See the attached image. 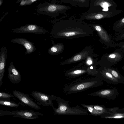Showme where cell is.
Wrapping results in <instances>:
<instances>
[{
  "instance_id": "obj_1",
  "label": "cell",
  "mask_w": 124,
  "mask_h": 124,
  "mask_svg": "<svg viewBox=\"0 0 124 124\" xmlns=\"http://www.w3.org/2000/svg\"><path fill=\"white\" fill-rule=\"evenodd\" d=\"M52 30V36L55 38L71 39L93 34V31L90 25L79 19L71 18L60 19Z\"/></svg>"
},
{
  "instance_id": "obj_2",
  "label": "cell",
  "mask_w": 124,
  "mask_h": 124,
  "mask_svg": "<svg viewBox=\"0 0 124 124\" xmlns=\"http://www.w3.org/2000/svg\"><path fill=\"white\" fill-rule=\"evenodd\" d=\"M102 81L96 77H85L78 78L66 84L63 89L66 95L77 93L84 91L92 88L102 85Z\"/></svg>"
},
{
  "instance_id": "obj_3",
  "label": "cell",
  "mask_w": 124,
  "mask_h": 124,
  "mask_svg": "<svg viewBox=\"0 0 124 124\" xmlns=\"http://www.w3.org/2000/svg\"><path fill=\"white\" fill-rule=\"evenodd\" d=\"M57 102V108L53 107L54 115H83L89 114L86 109L78 106L70 107L69 102L60 97H57L55 100Z\"/></svg>"
},
{
  "instance_id": "obj_4",
  "label": "cell",
  "mask_w": 124,
  "mask_h": 124,
  "mask_svg": "<svg viewBox=\"0 0 124 124\" xmlns=\"http://www.w3.org/2000/svg\"><path fill=\"white\" fill-rule=\"evenodd\" d=\"M89 6L85 13L114 11L117 10V5L113 0H92Z\"/></svg>"
},
{
  "instance_id": "obj_5",
  "label": "cell",
  "mask_w": 124,
  "mask_h": 124,
  "mask_svg": "<svg viewBox=\"0 0 124 124\" xmlns=\"http://www.w3.org/2000/svg\"><path fill=\"white\" fill-rule=\"evenodd\" d=\"M5 115L13 116L16 117L27 119H35L39 118L38 116H44L41 112L34 111L32 110H21L9 111L0 110V116Z\"/></svg>"
},
{
  "instance_id": "obj_6",
  "label": "cell",
  "mask_w": 124,
  "mask_h": 124,
  "mask_svg": "<svg viewBox=\"0 0 124 124\" xmlns=\"http://www.w3.org/2000/svg\"><path fill=\"white\" fill-rule=\"evenodd\" d=\"M121 10L117 9L113 12H98L82 13L79 20L83 21L84 20H98L105 18H111L122 12Z\"/></svg>"
},
{
  "instance_id": "obj_7",
  "label": "cell",
  "mask_w": 124,
  "mask_h": 124,
  "mask_svg": "<svg viewBox=\"0 0 124 124\" xmlns=\"http://www.w3.org/2000/svg\"><path fill=\"white\" fill-rule=\"evenodd\" d=\"M46 29L35 24H27L13 30L12 33L44 34L48 32Z\"/></svg>"
},
{
  "instance_id": "obj_8",
  "label": "cell",
  "mask_w": 124,
  "mask_h": 124,
  "mask_svg": "<svg viewBox=\"0 0 124 124\" xmlns=\"http://www.w3.org/2000/svg\"><path fill=\"white\" fill-rule=\"evenodd\" d=\"M117 51L105 55L104 59L106 64L102 66L108 67L114 65L124 58V49L121 48Z\"/></svg>"
},
{
  "instance_id": "obj_9",
  "label": "cell",
  "mask_w": 124,
  "mask_h": 124,
  "mask_svg": "<svg viewBox=\"0 0 124 124\" xmlns=\"http://www.w3.org/2000/svg\"><path fill=\"white\" fill-rule=\"evenodd\" d=\"M31 95L41 105L47 106H51L54 107L52 102L53 100H55L57 96L51 95L39 91H33L31 93Z\"/></svg>"
},
{
  "instance_id": "obj_10",
  "label": "cell",
  "mask_w": 124,
  "mask_h": 124,
  "mask_svg": "<svg viewBox=\"0 0 124 124\" xmlns=\"http://www.w3.org/2000/svg\"><path fill=\"white\" fill-rule=\"evenodd\" d=\"M119 93L116 88H107L100 90L89 93V95L105 98L109 101L115 99Z\"/></svg>"
},
{
  "instance_id": "obj_11",
  "label": "cell",
  "mask_w": 124,
  "mask_h": 124,
  "mask_svg": "<svg viewBox=\"0 0 124 124\" xmlns=\"http://www.w3.org/2000/svg\"><path fill=\"white\" fill-rule=\"evenodd\" d=\"M12 93L14 96L25 106H28L37 110L41 109V108L34 102L28 94L16 90L13 91Z\"/></svg>"
},
{
  "instance_id": "obj_12",
  "label": "cell",
  "mask_w": 124,
  "mask_h": 124,
  "mask_svg": "<svg viewBox=\"0 0 124 124\" xmlns=\"http://www.w3.org/2000/svg\"><path fill=\"white\" fill-rule=\"evenodd\" d=\"M95 77L109 84L116 85L119 84L118 81L106 69L105 67L101 66L97 70Z\"/></svg>"
},
{
  "instance_id": "obj_13",
  "label": "cell",
  "mask_w": 124,
  "mask_h": 124,
  "mask_svg": "<svg viewBox=\"0 0 124 124\" xmlns=\"http://www.w3.org/2000/svg\"><path fill=\"white\" fill-rule=\"evenodd\" d=\"M71 8L69 6L53 4H50L47 7V10L51 16H57L60 14H65Z\"/></svg>"
},
{
  "instance_id": "obj_14",
  "label": "cell",
  "mask_w": 124,
  "mask_h": 124,
  "mask_svg": "<svg viewBox=\"0 0 124 124\" xmlns=\"http://www.w3.org/2000/svg\"><path fill=\"white\" fill-rule=\"evenodd\" d=\"M8 72V78L12 83L17 84L20 82L21 77L20 73L15 67L12 61L10 63Z\"/></svg>"
},
{
  "instance_id": "obj_15",
  "label": "cell",
  "mask_w": 124,
  "mask_h": 124,
  "mask_svg": "<svg viewBox=\"0 0 124 124\" xmlns=\"http://www.w3.org/2000/svg\"><path fill=\"white\" fill-rule=\"evenodd\" d=\"M11 42L21 45L23 46L26 49V51L25 52V54H31L36 51V48L34 43L25 39L15 38L12 39Z\"/></svg>"
},
{
  "instance_id": "obj_16",
  "label": "cell",
  "mask_w": 124,
  "mask_h": 124,
  "mask_svg": "<svg viewBox=\"0 0 124 124\" xmlns=\"http://www.w3.org/2000/svg\"><path fill=\"white\" fill-rule=\"evenodd\" d=\"M7 50L3 46L0 50V86L2 84L4 76L7 57Z\"/></svg>"
},
{
  "instance_id": "obj_17",
  "label": "cell",
  "mask_w": 124,
  "mask_h": 124,
  "mask_svg": "<svg viewBox=\"0 0 124 124\" xmlns=\"http://www.w3.org/2000/svg\"><path fill=\"white\" fill-rule=\"evenodd\" d=\"M85 74L94 77L95 75L90 70L77 69L67 71L65 73V75L68 79H71L79 77Z\"/></svg>"
},
{
  "instance_id": "obj_18",
  "label": "cell",
  "mask_w": 124,
  "mask_h": 124,
  "mask_svg": "<svg viewBox=\"0 0 124 124\" xmlns=\"http://www.w3.org/2000/svg\"><path fill=\"white\" fill-rule=\"evenodd\" d=\"M95 29L98 32L101 39L104 43L108 46H110L112 44L110 36L105 30L101 26L96 25L93 26Z\"/></svg>"
},
{
  "instance_id": "obj_19",
  "label": "cell",
  "mask_w": 124,
  "mask_h": 124,
  "mask_svg": "<svg viewBox=\"0 0 124 124\" xmlns=\"http://www.w3.org/2000/svg\"><path fill=\"white\" fill-rule=\"evenodd\" d=\"M119 108L118 107L113 108H107L108 111L111 112L112 114H104L100 116L102 118L106 119H119L124 118V112H117Z\"/></svg>"
},
{
  "instance_id": "obj_20",
  "label": "cell",
  "mask_w": 124,
  "mask_h": 124,
  "mask_svg": "<svg viewBox=\"0 0 124 124\" xmlns=\"http://www.w3.org/2000/svg\"><path fill=\"white\" fill-rule=\"evenodd\" d=\"M105 67L107 70L118 81L119 83L124 84V76L119 72L117 68L115 69L111 67Z\"/></svg>"
},
{
  "instance_id": "obj_21",
  "label": "cell",
  "mask_w": 124,
  "mask_h": 124,
  "mask_svg": "<svg viewBox=\"0 0 124 124\" xmlns=\"http://www.w3.org/2000/svg\"><path fill=\"white\" fill-rule=\"evenodd\" d=\"M0 104L1 105L15 108H17L20 105L23 106L24 105L21 102L16 103L10 101V100L1 99H0Z\"/></svg>"
},
{
  "instance_id": "obj_22",
  "label": "cell",
  "mask_w": 124,
  "mask_h": 124,
  "mask_svg": "<svg viewBox=\"0 0 124 124\" xmlns=\"http://www.w3.org/2000/svg\"><path fill=\"white\" fill-rule=\"evenodd\" d=\"M81 105L85 108L88 110V111L91 113V115L95 116H101L104 114L103 113L99 112L94 108L91 104H81Z\"/></svg>"
},
{
  "instance_id": "obj_23",
  "label": "cell",
  "mask_w": 124,
  "mask_h": 124,
  "mask_svg": "<svg viewBox=\"0 0 124 124\" xmlns=\"http://www.w3.org/2000/svg\"><path fill=\"white\" fill-rule=\"evenodd\" d=\"M113 28L115 31L117 32L124 29V17L116 21L114 23Z\"/></svg>"
},
{
  "instance_id": "obj_24",
  "label": "cell",
  "mask_w": 124,
  "mask_h": 124,
  "mask_svg": "<svg viewBox=\"0 0 124 124\" xmlns=\"http://www.w3.org/2000/svg\"><path fill=\"white\" fill-rule=\"evenodd\" d=\"M92 106L98 111L103 114H111L112 113L108 111L107 108H105L103 106L98 105H91Z\"/></svg>"
},
{
  "instance_id": "obj_25",
  "label": "cell",
  "mask_w": 124,
  "mask_h": 124,
  "mask_svg": "<svg viewBox=\"0 0 124 124\" xmlns=\"http://www.w3.org/2000/svg\"><path fill=\"white\" fill-rule=\"evenodd\" d=\"M60 45L58 44H55L51 47L48 50L49 54L54 55L58 53L60 51Z\"/></svg>"
},
{
  "instance_id": "obj_26",
  "label": "cell",
  "mask_w": 124,
  "mask_h": 124,
  "mask_svg": "<svg viewBox=\"0 0 124 124\" xmlns=\"http://www.w3.org/2000/svg\"><path fill=\"white\" fill-rule=\"evenodd\" d=\"M61 3H64L69 4L73 6H80L78 0H58Z\"/></svg>"
},
{
  "instance_id": "obj_27",
  "label": "cell",
  "mask_w": 124,
  "mask_h": 124,
  "mask_svg": "<svg viewBox=\"0 0 124 124\" xmlns=\"http://www.w3.org/2000/svg\"><path fill=\"white\" fill-rule=\"evenodd\" d=\"M14 97V96L11 93H8L3 92H0V99L10 100L11 98Z\"/></svg>"
},
{
  "instance_id": "obj_28",
  "label": "cell",
  "mask_w": 124,
  "mask_h": 124,
  "mask_svg": "<svg viewBox=\"0 0 124 124\" xmlns=\"http://www.w3.org/2000/svg\"><path fill=\"white\" fill-rule=\"evenodd\" d=\"M114 40L117 41L124 39V29L118 32L115 35Z\"/></svg>"
},
{
  "instance_id": "obj_29",
  "label": "cell",
  "mask_w": 124,
  "mask_h": 124,
  "mask_svg": "<svg viewBox=\"0 0 124 124\" xmlns=\"http://www.w3.org/2000/svg\"><path fill=\"white\" fill-rule=\"evenodd\" d=\"M80 7L88 8L90 6V0H78Z\"/></svg>"
},
{
  "instance_id": "obj_30",
  "label": "cell",
  "mask_w": 124,
  "mask_h": 124,
  "mask_svg": "<svg viewBox=\"0 0 124 124\" xmlns=\"http://www.w3.org/2000/svg\"><path fill=\"white\" fill-rule=\"evenodd\" d=\"M37 0H29L28 1H22L21 3V5L30 4L31 2H34Z\"/></svg>"
},
{
  "instance_id": "obj_31",
  "label": "cell",
  "mask_w": 124,
  "mask_h": 124,
  "mask_svg": "<svg viewBox=\"0 0 124 124\" xmlns=\"http://www.w3.org/2000/svg\"><path fill=\"white\" fill-rule=\"evenodd\" d=\"M82 57L80 54H77L73 58V60L74 61H77L80 60Z\"/></svg>"
},
{
  "instance_id": "obj_32",
  "label": "cell",
  "mask_w": 124,
  "mask_h": 124,
  "mask_svg": "<svg viewBox=\"0 0 124 124\" xmlns=\"http://www.w3.org/2000/svg\"><path fill=\"white\" fill-rule=\"evenodd\" d=\"M117 45L121 48L124 49V42L118 43Z\"/></svg>"
},
{
  "instance_id": "obj_33",
  "label": "cell",
  "mask_w": 124,
  "mask_h": 124,
  "mask_svg": "<svg viewBox=\"0 0 124 124\" xmlns=\"http://www.w3.org/2000/svg\"><path fill=\"white\" fill-rule=\"evenodd\" d=\"M92 61L89 59L88 60L87 62V63L89 65H90L92 64Z\"/></svg>"
},
{
  "instance_id": "obj_34",
  "label": "cell",
  "mask_w": 124,
  "mask_h": 124,
  "mask_svg": "<svg viewBox=\"0 0 124 124\" xmlns=\"http://www.w3.org/2000/svg\"><path fill=\"white\" fill-rule=\"evenodd\" d=\"M124 111V108L120 109L119 108L116 111Z\"/></svg>"
},
{
  "instance_id": "obj_35",
  "label": "cell",
  "mask_w": 124,
  "mask_h": 124,
  "mask_svg": "<svg viewBox=\"0 0 124 124\" xmlns=\"http://www.w3.org/2000/svg\"><path fill=\"white\" fill-rule=\"evenodd\" d=\"M90 69H93V67L92 66H91L90 67Z\"/></svg>"
},
{
  "instance_id": "obj_36",
  "label": "cell",
  "mask_w": 124,
  "mask_h": 124,
  "mask_svg": "<svg viewBox=\"0 0 124 124\" xmlns=\"http://www.w3.org/2000/svg\"><path fill=\"white\" fill-rule=\"evenodd\" d=\"M122 70H124V66H123L122 68Z\"/></svg>"
}]
</instances>
